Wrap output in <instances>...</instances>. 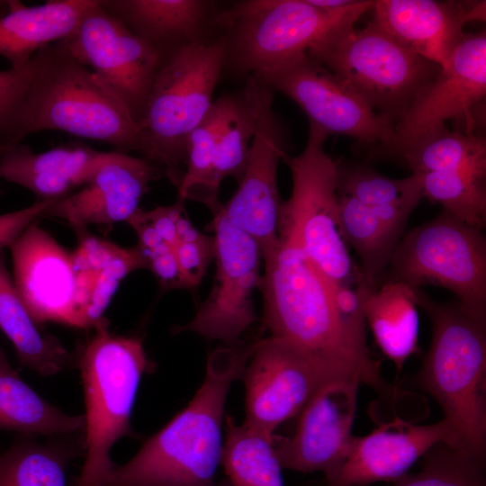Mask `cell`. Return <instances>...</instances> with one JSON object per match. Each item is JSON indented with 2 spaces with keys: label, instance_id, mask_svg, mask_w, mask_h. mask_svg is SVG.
Returning a JSON list of instances; mask_svg holds the SVG:
<instances>
[{
  "label": "cell",
  "instance_id": "obj_42",
  "mask_svg": "<svg viewBox=\"0 0 486 486\" xmlns=\"http://www.w3.org/2000/svg\"><path fill=\"white\" fill-rule=\"evenodd\" d=\"M184 202L177 199L172 205L158 206L150 211H144L146 218L158 234L173 248L177 243L178 221L186 212Z\"/></svg>",
  "mask_w": 486,
  "mask_h": 486
},
{
  "label": "cell",
  "instance_id": "obj_32",
  "mask_svg": "<svg viewBox=\"0 0 486 486\" xmlns=\"http://www.w3.org/2000/svg\"><path fill=\"white\" fill-rule=\"evenodd\" d=\"M221 461L232 486H284L274 437L225 418Z\"/></svg>",
  "mask_w": 486,
  "mask_h": 486
},
{
  "label": "cell",
  "instance_id": "obj_19",
  "mask_svg": "<svg viewBox=\"0 0 486 486\" xmlns=\"http://www.w3.org/2000/svg\"><path fill=\"white\" fill-rule=\"evenodd\" d=\"M162 175L142 158L104 152L80 190L55 199L42 216L61 219L75 228L127 222L140 209L149 184Z\"/></svg>",
  "mask_w": 486,
  "mask_h": 486
},
{
  "label": "cell",
  "instance_id": "obj_34",
  "mask_svg": "<svg viewBox=\"0 0 486 486\" xmlns=\"http://www.w3.org/2000/svg\"><path fill=\"white\" fill-rule=\"evenodd\" d=\"M422 195L455 219L476 229L486 224L485 176L464 171L421 175Z\"/></svg>",
  "mask_w": 486,
  "mask_h": 486
},
{
  "label": "cell",
  "instance_id": "obj_15",
  "mask_svg": "<svg viewBox=\"0 0 486 486\" xmlns=\"http://www.w3.org/2000/svg\"><path fill=\"white\" fill-rule=\"evenodd\" d=\"M241 379L244 424L268 437H274L278 426L298 416L318 391L331 382L297 348L272 337L254 342Z\"/></svg>",
  "mask_w": 486,
  "mask_h": 486
},
{
  "label": "cell",
  "instance_id": "obj_38",
  "mask_svg": "<svg viewBox=\"0 0 486 486\" xmlns=\"http://www.w3.org/2000/svg\"><path fill=\"white\" fill-rule=\"evenodd\" d=\"M33 67L32 57L22 68L0 71V146L20 143L18 131Z\"/></svg>",
  "mask_w": 486,
  "mask_h": 486
},
{
  "label": "cell",
  "instance_id": "obj_13",
  "mask_svg": "<svg viewBox=\"0 0 486 486\" xmlns=\"http://www.w3.org/2000/svg\"><path fill=\"white\" fill-rule=\"evenodd\" d=\"M129 111L138 123L160 54L95 0L75 30L58 40Z\"/></svg>",
  "mask_w": 486,
  "mask_h": 486
},
{
  "label": "cell",
  "instance_id": "obj_20",
  "mask_svg": "<svg viewBox=\"0 0 486 486\" xmlns=\"http://www.w3.org/2000/svg\"><path fill=\"white\" fill-rule=\"evenodd\" d=\"M441 442L458 447L456 436L445 418L434 424L416 425L395 417L366 436L352 435L345 463L330 486L396 482L418 459Z\"/></svg>",
  "mask_w": 486,
  "mask_h": 486
},
{
  "label": "cell",
  "instance_id": "obj_12",
  "mask_svg": "<svg viewBox=\"0 0 486 486\" xmlns=\"http://www.w3.org/2000/svg\"><path fill=\"white\" fill-rule=\"evenodd\" d=\"M272 91L294 101L309 122L328 135L340 134L382 150L391 141L393 124L375 112L360 96L308 54H302L251 75Z\"/></svg>",
  "mask_w": 486,
  "mask_h": 486
},
{
  "label": "cell",
  "instance_id": "obj_28",
  "mask_svg": "<svg viewBox=\"0 0 486 486\" xmlns=\"http://www.w3.org/2000/svg\"><path fill=\"white\" fill-rule=\"evenodd\" d=\"M84 416L66 414L25 383L0 346V429L60 436L84 431Z\"/></svg>",
  "mask_w": 486,
  "mask_h": 486
},
{
  "label": "cell",
  "instance_id": "obj_14",
  "mask_svg": "<svg viewBox=\"0 0 486 486\" xmlns=\"http://www.w3.org/2000/svg\"><path fill=\"white\" fill-rule=\"evenodd\" d=\"M255 109V132L238 187L222 205L228 220L251 236L262 254L279 243L281 205L277 168L286 148V131L273 110V91L252 76L245 79Z\"/></svg>",
  "mask_w": 486,
  "mask_h": 486
},
{
  "label": "cell",
  "instance_id": "obj_36",
  "mask_svg": "<svg viewBox=\"0 0 486 486\" xmlns=\"http://www.w3.org/2000/svg\"><path fill=\"white\" fill-rule=\"evenodd\" d=\"M421 175L411 174L400 179L382 176L371 169H338V190L367 207L417 202L422 195Z\"/></svg>",
  "mask_w": 486,
  "mask_h": 486
},
{
  "label": "cell",
  "instance_id": "obj_37",
  "mask_svg": "<svg viewBox=\"0 0 486 486\" xmlns=\"http://www.w3.org/2000/svg\"><path fill=\"white\" fill-rule=\"evenodd\" d=\"M240 93L238 104L218 142L213 164V186L220 191L228 176L240 181L255 132V109L248 86Z\"/></svg>",
  "mask_w": 486,
  "mask_h": 486
},
{
  "label": "cell",
  "instance_id": "obj_39",
  "mask_svg": "<svg viewBox=\"0 0 486 486\" xmlns=\"http://www.w3.org/2000/svg\"><path fill=\"white\" fill-rule=\"evenodd\" d=\"M184 288L197 287L214 259V240L193 224L179 234L174 247Z\"/></svg>",
  "mask_w": 486,
  "mask_h": 486
},
{
  "label": "cell",
  "instance_id": "obj_43",
  "mask_svg": "<svg viewBox=\"0 0 486 486\" xmlns=\"http://www.w3.org/2000/svg\"><path fill=\"white\" fill-rule=\"evenodd\" d=\"M8 148H9V147L0 146V155H2Z\"/></svg>",
  "mask_w": 486,
  "mask_h": 486
},
{
  "label": "cell",
  "instance_id": "obj_8",
  "mask_svg": "<svg viewBox=\"0 0 486 486\" xmlns=\"http://www.w3.org/2000/svg\"><path fill=\"white\" fill-rule=\"evenodd\" d=\"M328 136L310 123L302 152L283 158L292 174V188L280 205L278 238L304 254L332 284L356 285L358 267L340 228L338 167L324 149Z\"/></svg>",
  "mask_w": 486,
  "mask_h": 486
},
{
  "label": "cell",
  "instance_id": "obj_4",
  "mask_svg": "<svg viewBox=\"0 0 486 486\" xmlns=\"http://www.w3.org/2000/svg\"><path fill=\"white\" fill-rule=\"evenodd\" d=\"M223 33L160 55L149 94L137 123L138 151L176 187L184 175L186 143L212 105L223 70Z\"/></svg>",
  "mask_w": 486,
  "mask_h": 486
},
{
  "label": "cell",
  "instance_id": "obj_1",
  "mask_svg": "<svg viewBox=\"0 0 486 486\" xmlns=\"http://www.w3.org/2000/svg\"><path fill=\"white\" fill-rule=\"evenodd\" d=\"M258 289L263 325L310 359L330 382L373 389L389 406L401 397L382 375L367 343L356 338L337 308L332 284L300 250L281 244L263 254Z\"/></svg>",
  "mask_w": 486,
  "mask_h": 486
},
{
  "label": "cell",
  "instance_id": "obj_22",
  "mask_svg": "<svg viewBox=\"0 0 486 486\" xmlns=\"http://www.w3.org/2000/svg\"><path fill=\"white\" fill-rule=\"evenodd\" d=\"M100 4L160 55L207 37L210 25L217 27L219 11L212 1L100 0Z\"/></svg>",
  "mask_w": 486,
  "mask_h": 486
},
{
  "label": "cell",
  "instance_id": "obj_30",
  "mask_svg": "<svg viewBox=\"0 0 486 486\" xmlns=\"http://www.w3.org/2000/svg\"><path fill=\"white\" fill-rule=\"evenodd\" d=\"M239 98V92L218 98L189 135L185 171L177 187V199L202 202L212 213L222 206L219 201V192L213 186V164L219 140Z\"/></svg>",
  "mask_w": 486,
  "mask_h": 486
},
{
  "label": "cell",
  "instance_id": "obj_5",
  "mask_svg": "<svg viewBox=\"0 0 486 486\" xmlns=\"http://www.w3.org/2000/svg\"><path fill=\"white\" fill-rule=\"evenodd\" d=\"M18 140L43 130L138 151V125L126 107L59 42L33 56Z\"/></svg>",
  "mask_w": 486,
  "mask_h": 486
},
{
  "label": "cell",
  "instance_id": "obj_6",
  "mask_svg": "<svg viewBox=\"0 0 486 486\" xmlns=\"http://www.w3.org/2000/svg\"><path fill=\"white\" fill-rule=\"evenodd\" d=\"M374 0L328 8L311 0H247L219 11L216 26L225 39L223 69L248 77L307 54L330 37L354 27Z\"/></svg>",
  "mask_w": 486,
  "mask_h": 486
},
{
  "label": "cell",
  "instance_id": "obj_35",
  "mask_svg": "<svg viewBox=\"0 0 486 486\" xmlns=\"http://www.w3.org/2000/svg\"><path fill=\"white\" fill-rule=\"evenodd\" d=\"M484 461L441 442L424 454L420 471L405 474L394 486H486Z\"/></svg>",
  "mask_w": 486,
  "mask_h": 486
},
{
  "label": "cell",
  "instance_id": "obj_24",
  "mask_svg": "<svg viewBox=\"0 0 486 486\" xmlns=\"http://www.w3.org/2000/svg\"><path fill=\"white\" fill-rule=\"evenodd\" d=\"M82 328H94L130 273L148 268L138 246L122 248L93 236L85 237L70 253Z\"/></svg>",
  "mask_w": 486,
  "mask_h": 486
},
{
  "label": "cell",
  "instance_id": "obj_33",
  "mask_svg": "<svg viewBox=\"0 0 486 486\" xmlns=\"http://www.w3.org/2000/svg\"><path fill=\"white\" fill-rule=\"evenodd\" d=\"M412 174L464 171L486 176V143L446 126L430 131L400 156Z\"/></svg>",
  "mask_w": 486,
  "mask_h": 486
},
{
  "label": "cell",
  "instance_id": "obj_3",
  "mask_svg": "<svg viewBox=\"0 0 486 486\" xmlns=\"http://www.w3.org/2000/svg\"><path fill=\"white\" fill-rule=\"evenodd\" d=\"M415 301L432 328L416 383L441 407L458 447L484 461L486 448V321L456 301L438 302L420 288Z\"/></svg>",
  "mask_w": 486,
  "mask_h": 486
},
{
  "label": "cell",
  "instance_id": "obj_2",
  "mask_svg": "<svg viewBox=\"0 0 486 486\" xmlns=\"http://www.w3.org/2000/svg\"><path fill=\"white\" fill-rule=\"evenodd\" d=\"M253 346L241 341L212 351L204 379L187 406L130 461L114 465L103 486H216L227 396L241 378Z\"/></svg>",
  "mask_w": 486,
  "mask_h": 486
},
{
  "label": "cell",
  "instance_id": "obj_41",
  "mask_svg": "<svg viewBox=\"0 0 486 486\" xmlns=\"http://www.w3.org/2000/svg\"><path fill=\"white\" fill-rule=\"evenodd\" d=\"M55 199L38 200L21 210L0 214V252L9 248L13 241L35 220L43 215Z\"/></svg>",
  "mask_w": 486,
  "mask_h": 486
},
{
  "label": "cell",
  "instance_id": "obj_26",
  "mask_svg": "<svg viewBox=\"0 0 486 486\" xmlns=\"http://www.w3.org/2000/svg\"><path fill=\"white\" fill-rule=\"evenodd\" d=\"M366 324L383 355L400 372L418 351V314L413 288L399 282L374 289L356 284Z\"/></svg>",
  "mask_w": 486,
  "mask_h": 486
},
{
  "label": "cell",
  "instance_id": "obj_21",
  "mask_svg": "<svg viewBox=\"0 0 486 486\" xmlns=\"http://www.w3.org/2000/svg\"><path fill=\"white\" fill-rule=\"evenodd\" d=\"M373 22L404 48L446 68L470 21L484 20L485 2L378 0Z\"/></svg>",
  "mask_w": 486,
  "mask_h": 486
},
{
  "label": "cell",
  "instance_id": "obj_17",
  "mask_svg": "<svg viewBox=\"0 0 486 486\" xmlns=\"http://www.w3.org/2000/svg\"><path fill=\"white\" fill-rule=\"evenodd\" d=\"M359 383L336 381L324 385L298 415L291 437L274 443L282 468L321 472L330 486L347 455Z\"/></svg>",
  "mask_w": 486,
  "mask_h": 486
},
{
  "label": "cell",
  "instance_id": "obj_10",
  "mask_svg": "<svg viewBox=\"0 0 486 486\" xmlns=\"http://www.w3.org/2000/svg\"><path fill=\"white\" fill-rule=\"evenodd\" d=\"M436 285L453 292L474 318L486 321V238L482 230L442 210L403 235L381 284Z\"/></svg>",
  "mask_w": 486,
  "mask_h": 486
},
{
  "label": "cell",
  "instance_id": "obj_25",
  "mask_svg": "<svg viewBox=\"0 0 486 486\" xmlns=\"http://www.w3.org/2000/svg\"><path fill=\"white\" fill-rule=\"evenodd\" d=\"M94 2L49 1L32 7L14 4L0 18V55L11 68L24 67L40 50L69 35Z\"/></svg>",
  "mask_w": 486,
  "mask_h": 486
},
{
  "label": "cell",
  "instance_id": "obj_9",
  "mask_svg": "<svg viewBox=\"0 0 486 486\" xmlns=\"http://www.w3.org/2000/svg\"><path fill=\"white\" fill-rule=\"evenodd\" d=\"M307 54L393 126L441 70L373 21L330 37Z\"/></svg>",
  "mask_w": 486,
  "mask_h": 486
},
{
  "label": "cell",
  "instance_id": "obj_31",
  "mask_svg": "<svg viewBox=\"0 0 486 486\" xmlns=\"http://www.w3.org/2000/svg\"><path fill=\"white\" fill-rule=\"evenodd\" d=\"M338 209L343 238L361 263L356 284L374 289L381 284L404 234L382 222L371 208L347 195H338Z\"/></svg>",
  "mask_w": 486,
  "mask_h": 486
},
{
  "label": "cell",
  "instance_id": "obj_27",
  "mask_svg": "<svg viewBox=\"0 0 486 486\" xmlns=\"http://www.w3.org/2000/svg\"><path fill=\"white\" fill-rule=\"evenodd\" d=\"M18 293L0 252V329L16 351L19 362L41 376L68 366V351L52 335L41 331Z\"/></svg>",
  "mask_w": 486,
  "mask_h": 486
},
{
  "label": "cell",
  "instance_id": "obj_40",
  "mask_svg": "<svg viewBox=\"0 0 486 486\" xmlns=\"http://www.w3.org/2000/svg\"><path fill=\"white\" fill-rule=\"evenodd\" d=\"M149 269L165 289L184 288L181 271L174 248L163 242L158 246L141 251Z\"/></svg>",
  "mask_w": 486,
  "mask_h": 486
},
{
  "label": "cell",
  "instance_id": "obj_29",
  "mask_svg": "<svg viewBox=\"0 0 486 486\" xmlns=\"http://www.w3.org/2000/svg\"><path fill=\"white\" fill-rule=\"evenodd\" d=\"M21 436L0 454V486H66L68 463L85 454V437L75 434L40 444Z\"/></svg>",
  "mask_w": 486,
  "mask_h": 486
},
{
  "label": "cell",
  "instance_id": "obj_23",
  "mask_svg": "<svg viewBox=\"0 0 486 486\" xmlns=\"http://www.w3.org/2000/svg\"><path fill=\"white\" fill-rule=\"evenodd\" d=\"M103 153L76 145L36 153L19 143L0 155V177L27 188L40 200L58 199L86 183Z\"/></svg>",
  "mask_w": 486,
  "mask_h": 486
},
{
  "label": "cell",
  "instance_id": "obj_7",
  "mask_svg": "<svg viewBox=\"0 0 486 486\" xmlns=\"http://www.w3.org/2000/svg\"><path fill=\"white\" fill-rule=\"evenodd\" d=\"M77 360L85 402V463L75 486H103L114 466L110 451L132 436L131 411L138 387L150 368L141 341L110 332L103 318Z\"/></svg>",
  "mask_w": 486,
  "mask_h": 486
},
{
  "label": "cell",
  "instance_id": "obj_16",
  "mask_svg": "<svg viewBox=\"0 0 486 486\" xmlns=\"http://www.w3.org/2000/svg\"><path fill=\"white\" fill-rule=\"evenodd\" d=\"M486 94V34H464L449 65L419 93L393 128L385 154H400L446 121L467 113ZM381 150V151H382Z\"/></svg>",
  "mask_w": 486,
  "mask_h": 486
},
{
  "label": "cell",
  "instance_id": "obj_11",
  "mask_svg": "<svg viewBox=\"0 0 486 486\" xmlns=\"http://www.w3.org/2000/svg\"><path fill=\"white\" fill-rule=\"evenodd\" d=\"M212 214L209 228L214 240L213 284L194 318L174 331H191L232 346L258 320L253 295L261 278L263 254L251 236L228 220L222 206Z\"/></svg>",
  "mask_w": 486,
  "mask_h": 486
},
{
  "label": "cell",
  "instance_id": "obj_18",
  "mask_svg": "<svg viewBox=\"0 0 486 486\" xmlns=\"http://www.w3.org/2000/svg\"><path fill=\"white\" fill-rule=\"evenodd\" d=\"M9 248L14 286L34 320L82 328L70 253L36 222Z\"/></svg>",
  "mask_w": 486,
  "mask_h": 486
}]
</instances>
